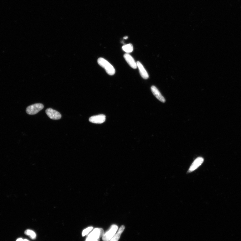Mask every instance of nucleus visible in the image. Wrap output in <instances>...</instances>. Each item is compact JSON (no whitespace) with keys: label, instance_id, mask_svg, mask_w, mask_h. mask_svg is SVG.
<instances>
[{"label":"nucleus","instance_id":"6e6552de","mask_svg":"<svg viewBox=\"0 0 241 241\" xmlns=\"http://www.w3.org/2000/svg\"><path fill=\"white\" fill-rule=\"evenodd\" d=\"M124 57L128 64L133 69L137 68V63L135 61L132 57L129 54H126L124 55Z\"/></svg>","mask_w":241,"mask_h":241},{"label":"nucleus","instance_id":"f3484780","mask_svg":"<svg viewBox=\"0 0 241 241\" xmlns=\"http://www.w3.org/2000/svg\"><path fill=\"white\" fill-rule=\"evenodd\" d=\"M23 241H29L27 239H23Z\"/></svg>","mask_w":241,"mask_h":241},{"label":"nucleus","instance_id":"2eb2a0df","mask_svg":"<svg viewBox=\"0 0 241 241\" xmlns=\"http://www.w3.org/2000/svg\"><path fill=\"white\" fill-rule=\"evenodd\" d=\"M16 241H23V239L22 238H18Z\"/></svg>","mask_w":241,"mask_h":241},{"label":"nucleus","instance_id":"a211bd4d","mask_svg":"<svg viewBox=\"0 0 241 241\" xmlns=\"http://www.w3.org/2000/svg\"><path fill=\"white\" fill-rule=\"evenodd\" d=\"M100 241V240H99V241Z\"/></svg>","mask_w":241,"mask_h":241},{"label":"nucleus","instance_id":"20e7f679","mask_svg":"<svg viewBox=\"0 0 241 241\" xmlns=\"http://www.w3.org/2000/svg\"><path fill=\"white\" fill-rule=\"evenodd\" d=\"M118 228V226L117 225H112L110 229L103 235L102 237L103 241H109L116 233Z\"/></svg>","mask_w":241,"mask_h":241},{"label":"nucleus","instance_id":"ddd939ff","mask_svg":"<svg viewBox=\"0 0 241 241\" xmlns=\"http://www.w3.org/2000/svg\"><path fill=\"white\" fill-rule=\"evenodd\" d=\"M25 233L27 235L29 236L30 238L33 239H35L36 238V234L34 231L32 230L29 229L26 230Z\"/></svg>","mask_w":241,"mask_h":241},{"label":"nucleus","instance_id":"1a4fd4ad","mask_svg":"<svg viewBox=\"0 0 241 241\" xmlns=\"http://www.w3.org/2000/svg\"><path fill=\"white\" fill-rule=\"evenodd\" d=\"M204 162V159L202 157H199L196 159L192 163L189 169V172L194 171L200 166Z\"/></svg>","mask_w":241,"mask_h":241},{"label":"nucleus","instance_id":"423d86ee","mask_svg":"<svg viewBox=\"0 0 241 241\" xmlns=\"http://www.w3.org/2000/svg\"><path fill=\"white\" fill-rule=\"evenodd\" d=\"M105 115L103 114L94 115L89 118V121L95 124H102L105 121Z\"/></svg>","mask_w":241,"mask_h":241},{"label":"nucleus","instance_id":"0eeeda50","mask_svg":"<svg viewBox=\"0 0 241 241\" xmlns=\"http://www.w3.org/2000/svg\"><path fill=\"white\" fill-rule=\"evenodd\" d=\"M151 90L153 95L158 100L162 103H165L166 102L165 98H164L156 87L154 85L152 86L151 87Z\"/></svg>","mask_w":241,"mask_h":241},{"label":"nucleus","instance_id":"4468645a","mask_svg":"<svg viewBox=\"0 0 241 241\" xmlns=\"http://www.w3.org/2000/svg\"><path fill=\"white\" fill-rule=\"evenodd\" d=\"M93 229V227H90L84 230L82 233V236L83 237H84L85 235H87Z\"/></svg>","mask_w":241,"mask_h":241},{"label":"nucleus","instance_id":"9b49d317","mask_svg":"<svg viewBox=\"0 0 241 241\" xmlns=\"http://www.w3.org/2000/svg\"><path fill=\"white\" fill-rule=\"evenodd\" d=\"M125 226L122 225L119 229L118 233L115 234L114 237L109 241H118L120 238V235H121L125 229Z\"/></svg>","mask_w":241,"mask_h":241},{"label":"nucleus","instance_id":"f03ea898","mask_svg":"<svg viewBox=\"0 0 241 241\" xmlns=\"http://www.w3.org/2000/svg\"><path fill=\"white\" fill-rule=\"evenodd\" d=\"M104 234V230L101 228H95L86 238L85 241H98Z\"/></svg>","mask_w":241,"mask_h":241},{"label":"nucleus","instance_id":"9d476101","mask_svg":"<svg viewBox=\"0 0 241 241\" xmlns=\"http://www.w3.org/2000/svg\"><path fill=\"white\" fill-rule=\"evenodd\" d=\"M137 64L140 74L142 78L144 79H147L149 78V75L141 62L138 61L137 62Z\"/></svg>","mask_w":241,"mask_h":241},{"label":"nucleus","instance_id":"39448f33","mask_svg":"<svg viewBox=\"0 0 241 241\" xmlns=\"http://www.w3.org/2000/svg\"><path fill=\"white\" fill-rule=\"evenodd\" d=\"M46 113L48 117L51 119L59 120L61 118V115L59 112L50 108L46 109Z\"/></svg>","mask_w":241,"mask_h":241},{"label":"nucleus","instance_id":"7ed1b4c3","mask_svg":"<svg viewBox=\"0 0 241 241\" xmlns=\"http://www.w3.org/2000/svg\"><path fill=\"white\" fill-rule=\"evenodd\" d=\"M44 108V105L40 103L33 104L29 106L26 109L27 113L30 115H35Z\"/></svg>","mask_w":241,"mask_h":241},{"label":"nucleus","instance_id":"f8f14e48","mask_svg":"<svg viewBox=\"0 0 241 241\" xmlns=\"http://www.w3.org/2000/svg\"><path fill=\"white\" fill-rule=\"evenodd\" d=\"M122 49L124 51L127 53V54H129L133 51V47L132 44H129L124 45L122 47Z\"/></svg>","mask_w":241,"mask_h":241},{"label":"nucleus","instance_id":"dca6fc26","mask_svg":"<svg viewBox=\"0 0 241 241\" xmlns=\"http://www.w3.org/2000/svg\"><path fill=\"white\" fill-rule=\"evenodd\" d=\"M123 38L124 39H127L128 38V37L127 36H125Z\"/></svg>","mask_w":241,"mask_h":241},{"label":"nucleus","instance_id":"f257e3e1","mask_svg":"<svg viewBox=\"0 0 241 241\" xmlns=\"http://www.w3.org/2000/svg\"><path fill=\"white\" fill-rule=\"evenodd\" d=\"M98 62L100 66L105 69L109 75H113L115 73L114 67L107 60L103 58H100L98 60Z\"/></svg>","mask_w":241,"mask_h":241}]
</instances>
